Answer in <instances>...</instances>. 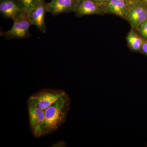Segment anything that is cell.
Instances as JSON below:
<instances>
[{"mask_svg": "<svg viewBox=\"0 0 147 147\" xmlns=\"http://www.w3.org/2000/svg\"><path fill=\"white\" fill-rule=\"evenodd\" d=\"M79 0H51L46 3L47 12L53 16L74 12Z\"/></svg>", "mask_w": 147, "mask_h": 147, "instance_id": "obj_7", "label": "cell"}, {"mask_svg": "<svg viewBox=\"0 0 147 147\" xmlns=\"http://www.w3.org/2000/svg\"><path fill=\"white\" fill-rule=\"evenodd\" d=\"M142 52L147 56V40L144 39L142 46Z\"/></svg>", "mask_w": 147, "mask_h": 147, "instance_id": "obj_15", "label": "cell"}, {"mask_svg": "<svg viewBox=\"0 0 147 147\" xmlns=\"http://www.w3.org/2000/svg\"><path fill=\"white\" fill-rule=\"evenodd\" d=\"M144 2L146 3H147V1H146Z\"/></svg>", "mask_w": 147, "mask_h": 147, "instance_id": "obj_20", "label": "cell"}, {"mask_svg": "<svg viewBox=\"0 0 147 147\" xmlns=\"http://www.w3.org/2000/svg\"><path fill=\"white\" fill-rule=\"evenodd\" d=\"M136 31L143 39L147 40V20L142 23Z\"/></svg>", "mask_w": 147, "mask_h": 147, "instance_id": "obj_13", "label": "cell"}, {"mask_svg": "<svg viewBox=\"0 0 147 147\" xmlns=\"http://www.w3.org/2000/svg\"><path fill=\"white\" fill-rule=\"evenodd\" d=\"M125 20L137 30L139 26L147 20V3L143 1L129 3Z\"/></svg>", "mask_w": 147, "mask_h": 147, "instance_id": "obj_4", "label": "cell"}, {"mask_svg": "<svg viewBox=\"0 0 147 147\" xmlns=\"http://www.w3.org/2000/svg\"><path fill=\"white\" fill-rule=\"evenodd\" d=\"M24 12H26L16 0L0 1V13L4 18L13 20Z\"/></svg>", "mask_w": 147, "mask_h": 147, "instance_id": "obj_10", "label": "cell"}, {"mask_svg": "<svg viewBox=\"0 0 147 147\" xmlns=\"http://www.w3.org/2000/svg\"><path fill=\"white\" fill-rule=\"evenodd\" d=\"M129 3L125 0H109L100 5L104 14H114L125 20Z\"/></svg>", "mask_w": 147, "mask_h": 147, "instance_id": "obj_8", "label": "cell"}, {"mask_svg": "<svg viewBox=\"0 0 147 147\" xmlns=\"http://www.w3.org/2000/svg\"><path fill=\"white\" fill-rule=\"evenodd\" d=\"M46 3L45 0H41L38 4L28 13L32 26H34L40 31L45 33L47 30L45 17L47 13Z\"/></svg>", "mask_w": 147, "mask_h": 147, "instance_id": "obj_6", "label": "cell"}, {"mask_svg": "<svg viewBox=\"0 0 147 147\" xmlns=\"http://www.w3.org/2000/svg\"><path fill=\"white\" fill-rule=\"evenodd\" d=\"M92 1H93L97 3L99 5H101L107 3L109 0H92Z\"/></svg>", "mask_w": 147, "mask_h": 147, "instance_id": "obj_16", "label": "cell"}, {"mask_svg": "<svg viewBox=\"0 0 147 147\" xmlns=\"http://www.w3.org/2000/svg\"><path fill=\"white\" fill-rule=\"evenodd\" d=\"M146 1H147V0H143V1L145 2Z\"/></svg>", "mask_w": 147, "mask_h": 147, "instance_id": "obj_19", "label": "cell"}, {"mask_svg": "<svg viewBox=\"0 0 147 147\" xmlns=\"http://www.w3.org/2000/svg\"><path fill=\"white\" fill-rule=\"evenodd\" d=\"M30 127L36 138L42 137V127L45 121V110H42L29 98L28 102Z\"/></svg>", "mask_w": 147, "mask_h": 147, "instance_id": "obj_3", "label": "cell"}, {"mask_svg": "<svg viewBox=\"0 0 147 147\" xmlns=\"http://www.w3.org/2000/svg\"><path fill=\"white\" fill-rule=\"evenodd\" d=\"M24 11L28 13L38 4L41 0H16Z\"/></svg>", "mask_w": 147, "mask_h": 147, "instance_id": "obj_12", "label": "cell"}, {"mask_svg": "<svg viewBox=\"0 0 147 147\" xmlns=\"http://www.w3.org/2000/svg\"><path fill=\"white\" fill-rule=\"evenodd\" d=\"M66 144L63 140H61L56 142L55 144L52 145L51 147H65L66 146Z\"/></svg>", "mask_w": 147, "mask_h": 147, "instance_id": "obj_14", "label": "cell"}, {"mask_svg": "<svg viewBox=\"0 0 147 147\" xmlns=\"http://www.w3.org/2000/svg\"><path fill=\"white\" fill-rule=\"evenodd\" d=\"M71 105V100L66 94L57 101L45 110V121L42 137L56 131L66 120Z\"/></svg>", "mask_w": 147, "mask_h": 147, "instance_id": "obj_1", "label": "cell"}, {"mask_svg": "<svg viewBox=\"0 0 147 147\" xmlns=\"http://www.w3.org/2000/svg\"><path fill=\"white\" fill-rule=\"evenodd\" d=\"M125 1H126L128 3H130L131 2V0H125Z\"/></svg>", "mask_w": 147, "mask_h": 147, "instance_id": "obj_18", "label": "cell"}, {"mask_svg": "<svg viewBox=\"0 0 147 147\" xmlns=\"http://www.w3.org/2000/svg\"><path fill=\"white\" fill-rule=\"evenodd\" d=\"M12 27L7 31H0V35L7 40L13 39H25L30 36L29 32L32 26L28 13H21L13 20Z\"/></svg>", "mask_w": 147, "mask_h": 147, "instance_id": "obj_2", "label": "cell"}, {"mask_svg": "<svg viewBox=\"0 0 147 147\" xmlns=\"http://www.w3.org/2000/svg\"><path fill=\"white\" fill-rule=\"evenodd\" d=\"M66 94L63 90L45 89L32 95V99L38 106L45 110Z\"/></svg>", "mask_w": 147, "mask_h": 147, "instance_id": "obj_5", "label": "cell"}, {"mask_svg": "<svg viewBox=\"0 0 147 147\" xmlns=\"http://www.w3.org/2000/svg\"><path fill=\"white\" fill-rule=\"evenodd\" d=\"M127 45L129 49L136 52H142L144 39L131 28L126 36Z\"/></svg>", "mask_w": 147, "mask_h": 147, "instance_id": "obj_11", "label": "cell"}, {"mask_svg": "<svg viewBox=\"0 0 147 147\" xmlns=\"http://www.w3.org/2000/svg\"><path fill=\"white\" fill-rule=\"evenodd\" d=\"M143 0H131V2L132 1H143Z\"/></svg>", "mask_w": 147, "mask_h": 147, "instance_id": "obj_17", "label": "cell"}, {"mask_svg": "<svg viewBox=\"0 0 147 147\" xmlns=\"http://www.w3.org/2000/svg\"><path fill=\"white\" fill-rule=\"evenodd\" d=\"M74 12L78 17L104 14L100 5L92 0H79Z\"/></svg>", "mask_w": 147, "mask_h": 147, "instance_id": "obj_9", "label": "cell"}]
</instances>
